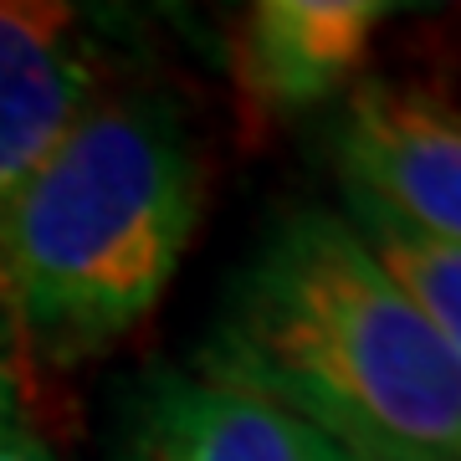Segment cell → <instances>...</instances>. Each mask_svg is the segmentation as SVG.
<instances>
[{"instance_id":"7","label":"cell","mask_w":461,"mask_h":461,"mask_svg":"<svg viewBox=\"0 0 461 461\" xmlns=\"http://www.w3.org/2000/svg\"><path fill=\"white\" fill-rule=\"evenodd\" d=\"M348 221L461 364V247L415 236V230L395 226L390 215L369 211V205H348Z\"/></svg>"},{"instance_id":"2","label":"cell","mask_w":461,"mask_h":461,"mask_svg":"<svg viewBox=\"0 0 461 461\" xmlns=\"http://www.w3.org/2000/svg\"><path fill=\"white\" fill-rule=\"evenodd\" d=\"M205 205V159L180 108L103 93L0 215V323L32 359L77 369L144 323Z\"/></svg>"},{"instance_id":"8","label":"cell","mask_w":461,"mask_h":461,"mask_svg":"<svg viewBox=\"0 0 461 461\" xmlns=\"http://www.w3.org/2000/svg\"><path fill=\"white\" fill-rule=\"evenodd\" d=\"M0 461H57L41 420L26 395V375H21L16 348L0 339Z\"/></svg>"},{"instance_id":"4","label":"cell","mask_w":461,"mask_h":461,"mask_svg":"<svg viewBox=\"0 0 461 461\" xmlns=\"http://www.w3.org/2000/svg\"><path fill=\"white\" fill-rule=\"evenodd\" d=\"M103 98V67L72 5L0 0V215Z\"/></svg>"},{"instance_id":"5","label":"cell","mask_w":461,"mask_h":461,"mask_svg":"<svg viewBox=\"0 0 461 461\" xmlns=\"http://www.w3.org/2000/svg\"><path fill=\"white\" fill-rule=\"evenodd\" d=\"M390 16L379 0H257L236 21V77L257 108L303 118L364 83Z\"/></svg>"},{"instance_id":"1","label":"cell","mask_w":461,"mask_h":461,"mask_svg":"<svg viewBox=\"0 0 461 461\" xmlns=\"http://www.w3.org/2000/svg\"><path fill=\"white\" fill-rule=\"evenodd\" d=\"M200 369L241 379L359 461H461V364L354 221L267 230Z\"/></svg>"},{"instance_id":"9","label":"cell","mask_w":461,"mask_h":461,"mask_svg":"<svg viewBox=\"0 0 461 461\" xmlns=\"http://www.w3.org/2000/svg\"><path fill=\"white\" fill-rule=\"evenodd\" d=\"M313 461H359V456H348V451H339V446H329L323 436H318V451H313Z\"/></svg>"},{"instance_id":"6","label":"cell","mask_w":461,"mask_h":461,"mask_svg":"<svg viewBox=\"0 0 461 461\" xmlns=\"http://www.w3.org/2000/svg\"><path fill=\"white\" fill-rule=\"evenodd\" d=\"M318 436L211 369H165L133 400L113 461H313Z\"/></svg>"},{"instance_id":"3","label":"cell","mask_w":461,"mask_h":461,"mask_svg":"<svg viewBox=\"0 0 461 461\" xmlns=\"http://www.w3.org/2000/svg\"><path fill=\"white\" fill-rule=\"evenodd\" d=\"M333 159L348 205L461 247V103L426 83L364 77L344 103Z\"/></svg>"}]
</instances>
